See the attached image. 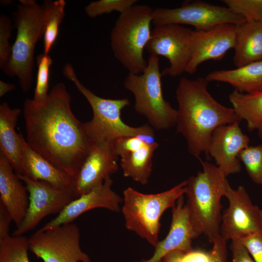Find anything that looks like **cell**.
I'll use <instances>...</instances> for the list:
<instances>
[{"instance_id":"obj_22","label":"cell","mask_w":262,"mask_h":262,"mask_svg":"<svg viewBox=\"0 0 262 262\" xmlns=\"http://www.w3.org/2000/svg\"><path fill=\"white\" fill-rule=\"evenodd\" d=\"M234 49L236 67L262 60V22L245 21L236 25Z\"/></svg>"},{"instance_id":"obj_26","label":"cell","mask_w":262,"mask_h":262,"mask_svg":"<svg viewBox=\"0 0 262 262\" xmlns=\"http://www.w3.org/2000/svg\"><path fill=\"white\" fill-rule=\"evenodd\" d=\"M44 8V53L49 54L56 41L59 26L65 15L66 2L65 0H46Z\"/></svg>"},{"instance_id":"obj_19","label":"cell","mask_w":262,"mask_h":262,"mask_svg":"<svg viewBox=\"0 0 262 262\" xmlns=\"http://www.w3.org/2000/svg\"><path fill=\"white\" fill-rule=\"evenodd\" d=\"M14 171L7 158L0 154V202L8 210L17 228L27 214L29 195L27 187Z\"/></svg>"},{"instance_id":"obj_34","label":"cell","mask_w":262,"mask_h":262,"mask_svg":"<svg viewBox=\"0 0 262 262\" xmlns=\"http://www.w3.org/2000/svg\"><path fill=\"white\" fill-rule=\"evenodd\" d=\"M113 143L115 153L120 158L148 143L140 136L122 137L115 140Z\"/></svg>"},{"instance_id":"obj_7","label":"cell","mask_w":262,"mask_h":262,"mask_svg":"<svg viewBox=\"0 0 262 262\" xmlns=\"http://www.w3.org/2000/svg\"><path fill=\"white\" fill-rule=\"evenodd\" d=\"M186 185L184 180L168 190L154 194H143L131 187L125 189L121 210L126 228L156 247L160 241V218L185 194Z\"/></svg>"},{"instance_id":"obj_9","label":"cell","mask_w":262,"mask_h":262,"mask_svg":"<svg viewBox=\"0 0 262 262\" xmlns=\"http://www.w3.org/2000/svg\"><path fill=\"white\" fill-rule=\"evenodd\" d=\"M245 21L242 16L226 6L196 0L185 2L177 8L153 9L152 23L154 26L188 24L196 30H206L220 24L237 25Z\"/></svg>"},{"instance_id":"obj_39","label":"cell","mask_w":262,"mask_h":262,"mask_svg":"<svg viewBox=\"0 0 262 262\" xmlns=\"http://www.w3.org/2000/svg\"><path fill=\"white\" fill-rule=\"evenodd\" d=\"M15 84L7 83L0 80V97H2L8 92L15 89Z\"/></svg>"},{"instance_id":"obj_18","label":"cell","mask_w":262,"mask_h":262,"mask_svg":"<svg viewBox=\"0 0 262 262\" xmlns=\"http://www.w3.org/2000/svg\"><path fill=\"white\" fill-rule=\"evenodd\" d=\"M196 237L182 196L172 207V221L168 234L163 240L159 241L149 259L139 262H161L172 251H190L193 249L192 240Z\"/></svg>"},{"instance_id":"obj_15","label":"cell","mask_w":262,"mask_h":262,"mask_svg":"<svg viewBox=\"0 0 262 262\" xmlns=\"http://www.w3.org/2000/svg\"><path fill=\"white\" fill-rule=\"evenodd\" d=\"M118 156L113 142L93 143L74 179L73 189L77 197L98 186L119 168Z\"/></svg>"},{"instance_id":"obj_14","label":"cell","mask_w":262,"mask_h":262,"mask_svg":"<svg viewBox=\"0 0 262 262\" xmlns=\"http://www.w3.org/2000/svg\"><path fill=\"white\" fill-rule=\"evenodd\" d=\"M235 27L223 24L206 30H193L190 58L185 72L194 74L204 62L220 60L229 50L234 49Z\"/></svg>"},{"instance_id":"obj_28","label":"cell","mask_w":262,"mask_h":262,"mask_svg":"<svg viewBox=\"0 0 262 262\" xmlns=\"http://www.w3.org/2000/svg\"><path fill=\"white\" fill-rule=\"evenodd\" d=\"M238 158L251 180L262 185V145L248 146L241 151Z\"/></svg>"},{"instance_id":"obj_41","label":"cell","mask_w":262,"mask_h":262,"mask_svg":"<svg viewBox=\"0 0 262 262\" xmlns=\"http://www.w3.org/2000/svg\"><path fill=\"white\" fill-rule=\"evenodd\" d=\"M163 262L162 261V262Z\"/></svg>"},{"instance_id":"obj_32","label":"cell","mask_w":262,"mask_h":262,"mask_svg":"<svg viewBox=\"0 0 262 262\" xmlns=\"http://www.w3.org/2000/svg\"><path fill=\"white\" fill-rule=\"evenodd\" d=\"M11 19L4 15L0 16V67L3 69L8 63L12 53L9 39L12 30Z\"/></svg>"},{"instance_id":"obj_30","label":"cell","mask_w":262,"mask_h":262,"mask_svg":"<svg viewBox=\"0 0 262 262\" xmlns=\"http://www.w3.org/2000/svg\"><path fill=\"white\" fill-rule=\"evenodd\" d=\"M234 12L247 22H262V0H222Z\"/></svg>"},{"instance_id":"obj_27","label":"cell","mask_w":262,"mask_h":262,"mask_svg":"<svg viewBox=\"0 0 262 262\" xmlns=\"http://www.w3.org/2000/svg\"><path fill=\"white\" fill-rule=\"evenodd\" d=\"M28 238L9 235L0 241V262H30Z\"/></svg>"},{"instance_id":"obj_23","label":"cell","mask_w":262,"mask_h":262,"mask_svg":"<svg viewBox=\"0 0 262 262\" xmlns=\"http://www.w3.org/2000/svg\"><path fill=\"white\" fill-rule=\"evenodd\" d=\"M208 82L227 83L242 93L262 90V60L229 70H215L205 78Z\"/></svg>"},{"instance_id":"obj_6","label":"cell","mask_w":262,"mask_h":262,"mask_svg":"<svg viewBox=\"0 0 262 262\" xmlns=\"http://www.w3.org/2000/svg\"><path fill=\"white\" fill-rule=\"evenodd\" d=\"M19 1L13 15L16 36L10 59L3 71L8 76L16 77L26 92L33 81L35 47L43 35L44 8L34 0Z\"/></svg>"},{"instance_id":"obj_37","label":"cell","mask_w":262,"mask_h":262,"mask_svg":"<svg viewBox=\"0 0 262 262\" xmlns=\"http://www.w3.org/2000/svg\"><path fill=\"white\" fill-rule=\"evenodd\" d=\"M230 249L232 262H254L246 248L238 239L231 240Z\"/></svg>"},{"instance_id":"obj_17","label":"cell","mask_w":262,"mask_h":262,"mask_svg":"<svg viewBox=\"0 0 262 262\" xmlns=\"http://www.w3.org/2000/svg\"><path fill=\"white\" fill-rule=\"evenodd\" d=\"M113 183L111 177L107 178L92 190L70 202L56 217L39 229L44 230L71 223L83 213L95 208H102L114 212H118L123 199L113 190Z\"/></svg>"},{"instance_id":"obj_10","label":"cell","mask_w":262,"mask_h":262,"mask_svg":"<svg viewBox=\"0 0 262 262\" xmlns=\"http://www.w3.org/2000/svg\"><path fill=\"white\" fill-rule=\"evenodd\" d=\"M80 237L73 222L38 229L28 238L29 250L44 262H91L81 248Z\"/></svg>"},{"instance_id":"obj_20","label":"cell","mask_w":262,"mask_h":262,"mask_svg":"<svg viewBox=\"0 0 262 262\" xmlns=\"http://www.w3.org/2000/svg\"><path fill=\"white\" fill-rule=\"evenodd\" d=\"M21 113L19 108H11L6 101L0 105V154L9 160L16 174L24 175L22 146L25 139L16 131Z\"/></svg>"},{"instance_id":"obj_35","label":"cell","mask_w":262,"mask_h":262,"mask_svg":"<svg viewBox=\"0 0 262 262\" xmlns=\"http://www.w3.org/2000/svg\"><path fill=\"white\" fill-rule=\"evenodd\" d=\"M246 248L254 262H262V231L238 239Z\"/></svg>"},{"instance_id":"obj_1","label":"cell","mask_w":262,"mask_h":262,"mask_svg":"<svg viewBox=\"0 0 262 262\" xmlns=\"http://www.w3.org/2000/svg\"><path fill=\"white\" fill-rule=\"evenodd\" d=\"M71 99L64 83H58L44 100L26 99L23 115L28 146L74 180L93 143L73 114Z\"/></svg>"},{"instance_id":"obj_38","label":"cell","mask_w":262,"mask_h":262,"mask_svg":"<svg viewBox=\"0 0 262 262\" xmlns=\"http://www.w3.org/2000/svg\"><path fill=\"white\" fill-rule=\"evenodd\" d=\"M12 216L4 205L0 202V241L9 236Z\"/></svg>"},{"instance_id":"obj_4","label":"cell","mask_w":262,"mask_h":262,"mask_svg":"<svg viewBox=\"0 0 262 262\" xmlns=\"http://www.w3.org/2000/svg\"><path fill=\"white\" fill-rule=\"evenodd\" d=\"M63 72L85 97L92 109L93 117L83 123V126L93 143L113 142L126 136L154 137V130L150 125L134 127L122 121L121 111L130 104L128 98H104L96 95L80 81L72 65L69 63L64 66Z\"/></svg>"},{"instance_id":"obj_31","label":"cell","mask_w":262,"mask_h":262,"mask_svg":"<svg viewBox=\"0 0 262 262\" xmlns=\"http://www.w3.org/2000/svg\"><path fill=\"white\" fill-rule=\"evenodd\" d=\"M37 74L33 99L36 101L44 100L49 92V70L52 60L49 54H41L37 56Z\"/></svg>"},{"instance_id":"obj_40","label":"cell","mask_w":262,"mask_h":262,"mask_svg":"<svg viewBox=\"0 0 262 262\" xmlns=\"http://www.w3.org/2000/svg\"><path fill=\"white\" fill-rule=\"evenodd\" d=\"M257 130L258 131V134L259 137L262 140V123L259 126Z\"/></svg>"},{"instance_id":"obj_5","label":"cell","mask_w":262,"mask_h":262,"mask_svg":"<svg viewBox=\"0 0 262 262\" xmlns=\"http://www.w3.org/2000/svg\"><path fill=\"white\" fill-rule=\"evenodd\" d=\"M153 9L145 4H135L120 14L110 33L114 57L129 73L141 74L147 61L144 50L150 38Z\"/></svg>"},{"instance_id":"obj_25","label":"cell","mask_w":262,"mask_h":262,"mask_svg":"<svg viewBox=\"0 0 262 262\" xmlns=\"http://www.w3.org/2000/svg\"><path fill=\"white\" fill-rule=\"evenodd\" d=\"M229 98L241 120L246 121L248 130L257 129L262 123V90L242 93L235 90L229 95Z\"/></svg>"},{"instance_id":"obj_8","label":"cell","mask_w":262,"mask_h":262,"mask_svg":"<svg viewBox=\"0 0 262 262\" xmlns=\"http://www.w3.org/2000/svg\"><path fill=\"white\" fill-rule=\"evenodd\" d=\"M159 57L150 54L145 70L141 74L129 73L125 88L134 98V109L158 131L176 126L177 110L164 98Z\"/></svg>"},{"instance_id":"obj_3","label":"cell","mask_w":262,"mask_h":262,"mask_svg":"<svg viewBox=\"0 0 262 262\" xmlns=\"http://www.w3.org/2000/svg\"><path fill=\"white\" fill-rule=\"evenodd\" d=\"M202 171L186 180V206L196 237L205 235L210 243L220 235L221 200L229 184L216 165L200 159Z\"/></svg>"},{"instance_id":"obj_36","label":"cell","mask_w":262,"mask_h":262,"mask_svg":"<svg viewBox=\"0 0 262 262\" xmlns=\"http://www.w3.org/2000/svg\"><path fill=\"white\" fill-rule=\"evenodd\" d=\"M227 241L220 235L216 236L212 242L213 247L210 251L211 262H227Z\"/></svg>"},{"instance_id":"obj_2","label":"cell","mask_w":262,"mask_h":262,"mask_svg":"<svg viewBox=\"0 0 262 262\" xmlns=\"http://www.w3.org/2000/svg\"><path fill=\"white\" fill-rule=\"evenodd\" d=\"M206 78H181L176 90L178 105L176 131L186 139L188 149L199 158L207 154L212 135L217 127L241 119L232 108L217 102L207 89Z\"/></svg>"},{"instance_id":"obj_16","label":"cell","mask_w":262,"mask_h":262,"mask_svg":"<svg viewBox=\"0 0 262 262\" xmlns=\"http://www.w3.org/2000/svg\"><path fill=\"white\" fill-rule=\"evenodd\" d=\"M240 122L220 126L213 131L207 156L214 159L216 166L227 177L241 170L239 154L248 147L249 138L239 126Z\"/></svg>"},{"instance_id":"obj_11","label":"cell","mask_w":262,"mask_h":262,"mask_svg":"<svg viewBox=\"0 0 262 262\" xmlns=\"http://www.w3.org/2000/svg\"><path fill=\"white\" fill-rule=\"evenodd\" d=\"M25 183L29 195L27 214L12 235H23L34 229L47 216L59 214L72 201L77 198L72 188H59L42 180H34L16 174Z\"/></svg>"},{"instance_id":"obj_33","label":"cell","mask_w":262,"mask_h":262,"mask_svg":"<svg viewBox=\"0 0 262 262\" xmlns=\"http://www.w3.org/2000/svg\"><path fill=\"white\" fill-rule=\"evenodd\" d=\"M163 262H211V255L208 252L192 249L189 251L174 250L166 255Z\"/></svg>"},{"instance_id":"obj_12","label":"cell","mask_w":262,"mask_h":262,"mask_svg":"<svg viewBox=\"0 0 262 262\" xmlns=\"http://www.w3.org/2000/svg\"><path fill=\"white\" fill-rule=\"evenodd\" d=\"M193 30L179 24L154 26L146 49L150 53L167 59L169 66L162 72L172 77L184 72L191 54Z\"/></svg>"},{"instance_id":"obj_24","label":"cell","mask_w":262,"mask_h":262,"mask_svg":"<svg viewBox=\"0 0 262 262\" xmlns=\"http://www.w3.org/2000/svg\"><path fill=\"white\" fill-rule=\"evenodd\" d=\"M159 147L157 142L148 143L141 148L120 158L123 176L143 185L147 184L152 171V158Z\"/></svg>"},{"instance_id":"obj_13","label":"cell","mask_w":262,"mask_h":262,"mask_svg":"<svg viewBox=\"0 0 262 262\" xmlns=\"http://www.w3.org/2000/svg\"><path fill=\"white\" fill-rule=\"evenodd\" d=\"M229 207L222 215L220 235L227 241L262 231V210L251 202L245 188L228 185Z\"/></svg>"},{"instance_id":"obj_21","label":"cell","mask_w":262,"mask_h":262,"mask_svg":"<svg viewBox=\"0 0 262 262\" xmlns=\"http://www.w3.org/2000/svg\"><path fill=\"white\" fill-rule=\"evenodd\" d=\"M24 176L34 180H42L59 188H72L74 179L33 151L24 139L22 146Z\"/></svg>"},{"instance_id":"obj_29","label":"cell","mask_w":262,"mask_h":262,"mask_svg":"<svg viewBox=\"0 0 262 262\" xmlns=\"http://www.w3.org/2000/svg\"><path fill=\"white\" fill-rule=\"evenodd\" d=\"M137 0H98L89 3L85 7L86 14L95 18L115 11L122 13L137 3Z\"/></svg>"}]
</instances>
